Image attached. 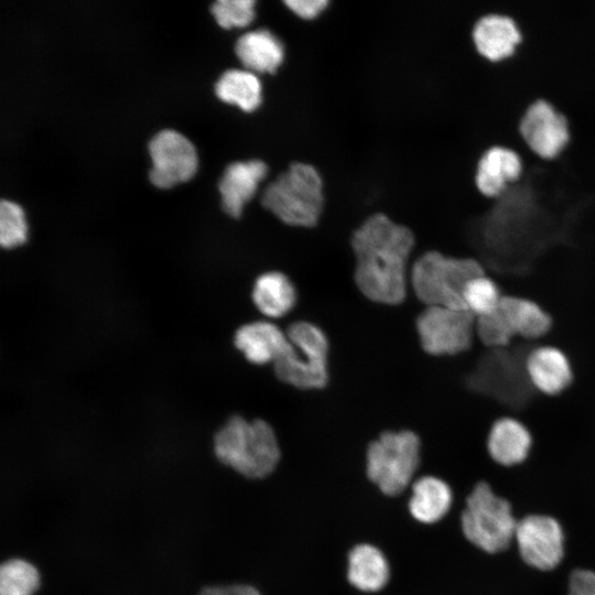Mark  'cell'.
Listing matches in <instances>:
<instances>
[{"label": "cell", "mask_w": 595, "mask_h": 595, "mask_svg": "<svg viewBox=\"0 0 595 595\" xmlns=\"http://www.w3.org/2000/svg\"><path fill=\"white\" fill-rule=\"evenodd\" d=\"M414 246L415 236L409 227L382 213L366 218L350 238L358 291L377 304H401L410 289L409 262Z\"/></svg>", "instance_id": "1"}, {"label": "cell", "mask_w": 595, "mask_h": 595, "mask_svg": "<svg viewBox=\"0 0 595 595\" xmlns=\"http://www.w3.org/2000/svg\"><path fill=\"white\" fill-rule=\"evenodd\" d=\"M214 455L223 465L250 479L269 476L281 450L273 428L262 419L230 416L215 433Z\"/></svg>", "instance_id": "2"}, {"label": "cell", "mask_w": 595, "mask_h": 595, "mask_svg": "<svg viewBox=\"0 0 595 595\" xmlns=\"http://www.w3.org/2000/svg\"><path fill=\"white\" fill-rule=\"evenodd\" d=\"M485 273L483 264L474 258L455 257L430 248L411 264L409 283L423 306L465 309L466 285Z\"/></svg>", "instance_id": "3"}, {"label": "cell", "mask_w": 595, "mask_h": 595, "mask_svg": "<svg viewBox=\"0 0 595 595\" xmlns=\"http://www.w3.org/2000/svg\"><path fill=\"white\" fill-rule=\"evenodd\" d=\"M324 184L315 166L293 162L267 185L261 205L291 227L312 228L324 208Z\"/></svg>", "instance_id": "4"}, {"label": "cell", "mask_w": 595, "mask_h": 595, "mask_svg": "<svg viewBox=\"0 0 595 595\" xmlns=\"http://www.w3.org/2000/svg\"><path fill=\"white\" fill-rule=\"evenodd\" d=\"M290 348L273 365L275 377L300 390H320L329 380V340L315 323L300 320L286 328Z\"/></svg>", "instance_id": "5"}, {"label": "cell", "mask_w": 595, "mask_h": 595, "mask_svg": "<svg viewBox=\"0 0 595 595\" xmlns=\"http://www.w3.org/2000/svg\"><path fill=\"white\" fill-rule=\"evenodd\" d=\"M517 523L510 501L497 495L487 480L477 482L461 515L464 537L483 552L497 554L515 541Z\"/></svg>", "instance_id": "6"}, {"label": "cell", "mask_w": 595, "mask_h": 595, "mask_svg": "<svg viewBox=\"0 0 595 595\" xmlns=\"http://www.w3.org/2000/svg\"><path fill=\"white\" fill-rule=\"evenodd\" d=\"M420 459L421 440L415 432L385 431L367 447V476L383 494L397 496L411 483Z\"/></svg>", "instance_id": "7"}, {"label": "cell", "mask_w": 595, "mask_h": 595, "mask_svg": "<svg viewBox=\"0 0 595 595\" xmlns=\"http://www.w3.org/2000/svg\"><path fill=\"white\" fill-rule=\"evenodd\" d=\"M422 351L430 358H452L476 343V317L465 309L423 306L414 321Z\"/></svg>", "instance_id": "8"}, {"label": "cell", "mask_w": 595, "mask_h": 595, "mask_svg": "<svg viewBox=\"0 0 595 595\" xmlns=\"http://www.w3.org/2000/svg\"><path fill=\"white\" fill-rule=\"evenodd\" d=\"M515 542L521 560L538 571L554 570L564 558L563 527L549 515L530 513L519 519Z\"/></svg>", "instance_id": "9"}, {"label": "cell", "mask_w": 595, "mask_h": 595, "mask_svg": "<svg viewBox=\"0 0 595 595\" xmlns=\"http://www.w3.org/2000/svg\"><path fill=\"white\" fill-rule=\"evenodd\" d=\"M152 159L150 180L159 188H169L190 180L197 169L194 145L174 130H162L149 143Z\"/></svg>", "instance_id": "10"}, {"label": "cell", "mask_w": 595, "mask_h": 595, "mask_svg": "<svg viewBox=\"0 0 595 595\" xmlns=\"http://www.w3.org/2000/svg\"><path fill=\"white\" fill-rule=\"evenodd\" d=\"M519 129L530 150L545 160L559 156L570 141L566 117L544 99L529 106Z\"/></svg>", "instance_id": "11"}, {"label": "cell", "mask_w": 595, "mask_h": 595, "mask_svg": "<svg viewBox=\"0 0 595 595\" xmlns=\"http://www.w3.org/2000/svg\"><path fill=\"white\" fill-rule=\"evenodd\" d=\"M234 344L249 363L258 366H273L290 348L286 329L270 320L241 325L234 335Z\"/></svg>", "instance_id": "12"}, {"label": "cell", "mask_w": 595, "mask_h": 595, "mask_svg": "<svg viewBox=\"0 0 595 595\" xmlns=\"http://www.w3.org/2000/svg\"><path fill=\"white\" fill-rule=\"evenodd\" d=\"M533 445L532 434L518 419L504 416L491 425L486 447L490 459L504 468L518 467L527 462Z\"/></svg>", "instance_id": "13"}, {"label": "cell", "mask_w": 595, "mask_h": 595, "mask_svg": "<svg viewBox=\"0 0 595 595\" xmlns=\"http://www.w3.org/2000/svg\"><path fill=\"white\" fill-rule=\"evenodd\" d=\"M526 370L533 388L547 396H558L573 381L567 356L558 347L538 345L528 355Z\"/></svg>", "instance_id": "14"}, {"label": "cell", "mask_w": 595, "mask_h": 595, "mask_svg": "<svg viewBox=\"0 0 595 595\" xmlns=\"http://www.w3.org/2000/svg\"><path fill=\"white\" fill-rule=\"evenodd\" d=\"M268 170V165L258 159L234 162L226 167L218 188L223 208L229 216H241L244 206L255 196Z\"/></svg>", "instance_id": "15"}, {"label": "cell", "mask_w": 595, "mask_h": 595, "mask_svg": "<svg viewBox=\"0 0 595 595\" xmlns=\"http://www.w3.org/2000/svg\"><path fill=\"white\" fill-rule=\"evenodd\" d=\"M472 37L478 54L495 63L512 56L522 41L515 20L496 13L482 17L473 28Z\"/></svg>", "instance_id": "16"}, {"label": "cell", "mask_w": 595, "mask_h": 595, "mask_svg": "<svg viewBox=\"0 0 595 595\" xmlns=\"http://www.w3.org/2000/svg\"><path fill=\"white\" fill-rule=\"evenodd\" d=\"M522 170V160L516 151L505 147L489 148L477 164V188L487 197H498L520 180Z\"/></svg>", "instance_id": "17"}, {"label": "cell", "mask_w": 595, "mask_h": 595, "mask_svg": "<svg viewBox=\"0 0 595 595\" xmlns=\"http://www.w3.org/2000/svg\"><path fill=\"white\" fill-rule=\"evenodd\" d=\"M251 300L268 320L290 314L299 300L298 290L288 274L270 270L259 274L252 285Z\"/></svg>", "instance_id": "18"}, {"label": "cell", "mask_w": 595, "mask_h": 595, "mask_svg": "<svg viewBox=\"0 0 595 595\" xmlns=\"http://www.w3.org/2000/svg\"><path fill=\"white\" fill-rule=\"evenodd\" d=\"M235 53L246 69L255 74L275 73L285 56L282 41L267 29L242 34L236 42Z\"/></svg>", "instance_id": "19"}, {"label": "cell", "mask_w": 595, "mask_h": 595, "mask_svg": "<svg viewBox=\"0 0 595 595\" xmlns=\"http://www.w3.org/2000/svg\"><path fill=\"white\" fill-rule=\"evenodd\" d=\"M499 310L515 338L539 342L551 331L550 314L532 300L504 295Z\"/></svg>", "instance_id": "20"}, {"label": "cell", "mask_w": 595, "mask_h": 595, "mask_svg": "<svg viewBox=\"0 0 595 595\" xmlns=\"http://www.w3.org/2000/svg\"><path fill=\"white\" fill-rule=\"evenodd\" d=\"M453 494L446 482L435 476H423L412 485L409 510L422 523L441 520L452 506Z\"/></svg>", "instance_id": "21"}, {"label": "cell", "mask_w": 595, "mask_h": 595, "mask_svg": "<svg viewBox=\"0 0 595 595\" xmlns=\"http://www.w3.org/2000/svg\"><path fill=\"white\" fill-rule=\"evenodd\" d=\"M389 564L383 553L370 544H358L348 554L347 578L363 592L380 591L389 581Z\"/></svg>", "instance_id": "22"}, {"label": "cell", "mask_w": 595, "mask_h": 595, "mask_svg": "<svg viewBox=\"0 0 595 595\" xmlns=\"http://www.w3.org/2000/svg\"><path fill=\"white\" fill-rule=\"evenodd\" d=\"M215 93L221 101L246 112L255 111L262 102V84L255 73L247 69L223 73L215 85Z\"/></svg>", "instance_id": "23"}, {"label": "cell", "mask_w": 595, "mask_h": 595, "mask_svg": "<svg viewBox=\"0 0 595 595\" xmlns=\"http://www.w3.org/2000/svg\"><path fill=\"white\" fill-rule=\"evenodd\" d=\"M41 581L37 567L24 558H8L0 565V595H35Z\"/></svg>", "instance_id": "24"}, {"label": "cell", "mask_w": 595, "mask_h": 595, "mask_svg": "<svg viewBox=\"0 0 595 595\" xmlns=\"http://www.w3.org/2000/svg\"><path fill=\"white\" fill-rule=\"evenodd\" d=\"M504 294L497 282L488 274L472 279L464 291L465 309L475 317L493 313L500 304Z\"/></svg>", "instance_id": "25"}, {"label": "cell", "mask_w": 595, "mask_h": 595, "mask_svg": "<svg viewBox=\"0 0 595 595\" xmlns=\"http://www.w3.org/2000/svg\"><path fill=\"white\" fill-rule=\"evenodd\" d=\"M26 223L22 208L10 201L0 203V244L11 249L25 242Z\"/></svg>", "instance_id": "26"}, {"label": "cell", "mask_w": 595, "mask_h": 595, "mask_svg": "<svg viewBox=\"0 0 595 595\" xmlns=\"http://www.w3.org/2000/svg\"><path fill=\"white\" fill-rule=\"evenodd\" d=\"M476 339L488 348H502L516 339L499 306L490 314L476 317Z\"/></svg>", "instance_id": "27"}, {"label": "cell", "mask_w": 595, "mask_h": 595, "mask_svg": "<svg viewBox=\"0 0 595 595\" xmlns=\"http://www.w3.org/2000/svg\"><path fill=\"white\" fill-rule=\"evenodd\" d=\"M255 6L253 0H218L210 10L221 28H244L255 19Z\"/></svg>", "instance_id": "28"}, {"label": "cell", "mask_w": 595, "mask_h": 595, "mask_svg": "<svg viewBox=\"0 0 595 595\" xmlns=\"http://www.w3.org/2000/svg\"><path fill=\"white\" fill-rule=\"evenodd\" d=\"M566 595H595V571L575 569L567 580Z\"/></svg>", "instance_id": "29"}, {"label": "cell", "mask_w": 595, "mask_h": 595, "mask_svg": "<svg viewBox=\"0 0 595 595\" xmlns=\"http://www.w3.org/2000/svg\"><path fill=\"white\" fill-rule=\"evenodd\" d=\"M284 4L304 20L317 18L328 6L326 0H286Z\"/></svg>", "instance_id": "30"}, {"label": "cell", "mask_w": 595, "mask_h": 595, "mask_svg": "<svg viewBox=\"0 0 595 595\" xmlns=\"http://www.w3.org/2000/svg\"><path fill=\"white\" fill-rule=\"evenodd\" d=\"M196 595H261L248 584H213L203 586Z\"/></svg>", "instance_id": "31"}]
</instances>
